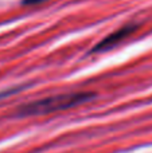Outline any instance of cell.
<instances>
[{
	"instance_id": "1",
	"label": "cell",
	"mask_w": 152,
	"mask_h": 153,
	"mask_svg": "<svg viewBox=\"0 0 152 153\" xmlns=\"http://www.w3.org/2000/svg\"><path fill=\"white\" fill-rule=\"evenodd\" d=\"M94 97H96L94 93H88V91H77V93H66V94L51 95V97L42 98V100L22 105L18 109L16 114L19 117L50 114V113H54V111H61V110H66V109L80 106L85 102H89Z\"/></svg>"
},
{
	"instance_id": "2",
	"label": "cell",
	"mask_w": 152,
	"mask_h": 153,
	"mask_svg": "<svg viewBox=\"0 0 152 153\" xmlns=\"http://www.w3.org/2000/svg\"><path fill=\"white\" fill-rule=\"evenodd\" d=\"M137 28H139V24H136V23L125 24V26H123L121 28H118L117 31H115L110 35L105 36L101 42L97 43V45L92 48L90 53L92 54H104V53H108L109 50H113V48L117 47L120 43H123L128 36H131Z\"/></svg>"
},
{
	"instance_id": "3",
	"label": "cell",
	"mask_w": 152,
	"mask_h": 153,
	"mask_svg": "<svg viewBox=\"0 0 152 153\" xmlns=\"http://www.w3.org/2000/svg\"><path fill=\"white\" fill-rule=\"evenodd\" d=\"M47 0H22V4L24 5H37V4H40V3H45Z\"/></svg>"
}]
</instances>
